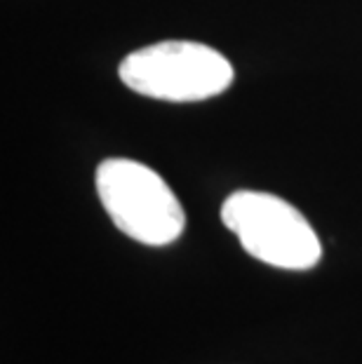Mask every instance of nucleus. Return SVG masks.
Returning a JSON list of instances; mask_svg holds the SVG:
<instances>
[{"instance_id":"obj_3","label":"nucleus","mask_w":362,"mask_h":364,"mask_svg":"<svg viewBox=\"0 0 362 364\" xmlns=\"http://www.w3.org/2000/svg\"><path fill=\"white\" fill-rule=\"evenodd\" d=\"M221 221L250 257L284 270H308L322 257V245L306 216L282 198L235 191L221 205Z\"/></svg>"},{"instance_id":"obj_1","label":"nucleus","mask_w":362,"mask_h":364,"mask_svg":"<svg viewBox=\"0 0 362 364\" xmlns=\"http://www.w3.org/2000/svg\"><path fill=\"white\" fill-rule=\"evenodd\" d=\"M118 73L137 95L176 104L217 97L235 78L221 52L193 41H165L137 50L122 59Z\"/></svg>"},{"instance_id":"obj_2","label":"nucleus","mask_w":362,"mask_h":364,"mask_svg":"<svg viewBox=\"0 0 362 364\" xmlns=\"http://www.w3.org/2000/svg\"><path fill=\"white\" fill-rule=\"evenodd\" d=\"M97 196L115 228L142 245L165 247L186 226L179 198L163 176L137 160H104L97 167Z\"/></svg>"}]
</instances>
